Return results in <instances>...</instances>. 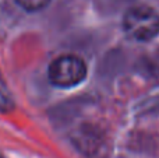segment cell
<instances>
[{"label": "cell", "mask_w": 159, "mask_h": 158, "mask_svg": "<svg viewBox=\"0 0 159 158\" xmlns=\"http://www.w3.org/2000/svg\"><path fill=\"white\" fill-rule=\"evenodd\" d=\"M123 27L131 38L137 41H149L159 32V14L149 6H134L124 14Z\"/></svg>", "instance_id": "cell-1"}, {"label": "cell", "mask_w": 159, "mask_h": 158, "mask_svg": "<svg viewBox=\"0 0 159 158\" xmlns=\"http://www.w3.org/2000/svg\"><path fill=\"white\" fill-rule=\"evenodd\" d=\"M87 64L77 55H61L56 58L48 69L49 81L60 88H70L82 83L87 77Z\"/></svg>", "instance_id": "cell-2"}, {"label": "cell", "mask_w": 159, "mask_h": 158, "mask_svg": "<svg viewBox=\"0 0 159 158\" xmlns=\"http://www.w3.org/2000/svg\"><path fill=\"white\" fill-rule=\"evenodd\" d=\"M14 109V100L10 92L7 83L0 72V112L2 114H8Z\"/></svg>", "instance_id": "cell-3"}, {"label": "cell", "mask_w": 159, "mask_h": 158, "mask_svg": "<svg viewBox=\"0 0 159 158\" xmlns=\"http://www.w3.org/2000/svg\"><path fill=\"white\" fill-rule=\"evenodd\" d=\"M16 3L24 10L34 13V11L43 10L50 3V0H16Z\"/></svg>", "instance_id": "cell-4"}]
</instances>
